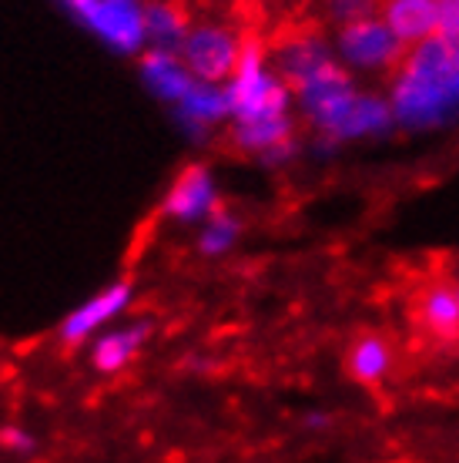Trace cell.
<instances>
[{
	"label": "cell",
	"instance_id": "obj_4",
	"mask_svg": "<svg viewBox=\"0 0 459 463\" xmlns=\"http://www.w3.org/2000/svg\"><path fill=\"white\" fill-rule=\"evenodd\" d=\"M339 51L349 64H356L362 71H392L402 68V61H406V44L379 17H366V21L342 27Z\"/></svg>",
	"mask_w": 459,
	"mask_h": 463
},
{
	"label": "cell",
	"instance_id": "obj_12",
	"mask_svg": "<svg viewBox=\"0 0 459 463\" xmlns=\"http://www.w3.org/2000/svg\"><path fill=\"white\" fill-rule=\"evenodd\" d=\"M349 370L359 383H379L389 373V346L379 336L359 339L349 353Z\"/></svg>",
	"mask_w": 459,
	"mask_h": 463
},
{
	"label": "cell",
	"instance_id": "obj_11",
	"mask_svg": "<svg viewBox=\"0 0 459 463\" xmlns=\"http://www.w3.org/2000/svg\"><path fill=\"white\" fill-rule=\"evenodd\" d=\"M419 319L436 336H459V296L453 289H429L419 306Z\"/></svg>",
	"mask_w": 459,
	"mask_h": 463
},
{
	"label": "cell",
	"instance_id": "obj_16",
	"mask_svg": "<svg viewBox=\"0 0 459 463\" xmlns=\"http://www.w3.org/2000/svg\"><path fill=\"white\" fill-rule=\"evenodd\" d=\"M439 34L459 37V0H439Z\"/></svg>",
	"mask_w": 459,
	"mask_h": 463
},
{
	"label": "cell",
	"instance_id": "obj_7",
	"mask_svg": "<svg viewBox=\"0 0 459 463\" xmlns=\"http://www.w3.org/2000/svg\"><path fill=\"white\" fill-rule=\"evenodd\" d=\"M141 81L158 101L164 105H182L188 94L195 91L198 78L184 68V61L178 54H168V51H145L141 54Z\"/></svg>",
	"mask_w": 459,
	"mask_h": 463
},
{
	"label": "cell",
	"instance_id": "obj_1",
	"mask_svg": "<svg viewBox=\"0 0 459 463\" xmlns=\"http://www.w3.org/2000/svg\"><path fill=\"white\" fill-rule=\"evenodd\" d=\"M231 138L248 155L282 158L292 151L288 121V84L268 71L262 47L248 41L241 47L239 71L229 84Z\"/></svg>",
	"mask_w": 459,
	"mask_h": 463
},
{
	"label": "cell",
	"instance_id": "obj_13",
	"mask_svg": "<svg viewBox=\"0 0 459 463\" xmlns=\"http://www.w3.org/2000/svg\"><path fill=\"white\" fill-rule=\"evenodd\" d=\"M239 219L235 215H229L225 209H219L211 219H205V225H201V235H198V252L208 255V259H215V255H225L235 245V239H239Z\"/></svg>",
	"mask_w": 459,
	"mask_h": 463
},
{
	"label": "cell",
	"instance_id": "obj_14",
	"mask_svg": "<svg viewBox=\"0 0 459 463\" xmlns=\"http://www.w3.org/2000/svg\"><path fill=\"white\" fill-rule=\"evenodd\" d=\"M333 17L342 27L372 17V0H333Z\"/></svg>",
	"mask_w": 459,
	"mask_h": 463
},
{
	"label": "cell",
	"instance_id": "obj_8",
	"mask_svg": "<svg viewBox=\"0 0 459 463\" xmlns=\"http://www.w3.org/2000/svg\"><path fill=\"white\" fill-rule=\"evenodd\" d=\"M379 14L402 44H423L439 34V0H382Z\"/></svg>",
	"mask_w": 459,
	"mask_h": 463
},
{
	"label": "cell",
	"instance_id": "obj_3",
	"mask_svg": "<svg viewBox=\"0 0 459 463\" xmlns=\"http://www.w3.org/2000/svg\"><path fill=\"white\" fill-rule=\"evenodd\" d=\"M241 41L225 27H215V24H205V27H192L188 37L182 44L184 68L195 74L198 81L205 84H229L239 71L241 61Z\"/></svg>",
	"mask_w": 459,
	"mask_h": 463
},
{
	"label": "cell",
	"instance_id": "obj_9",
	"mask_svg": "<svg viewBox=\"0 0 459 463\" xmlns=\"http://www.w3.org/2000/svg\"><path fill=\"white\" fill-rule=\"evenodd\" d=\"M148 333H151L148 323H131V326H117V329H111V333L98 336L94 339V349H91L94 370L121 373L131 359L138 356V349L145 346Z\"/></svg>",
	"mask_w": 459,
	"mask_h": 463
},
{
	"label": "cell",
	"instance_id": "obj_5",
	"mask_svg": "<svg viewBox=\"0 0 459 463\" xmlns=\"http://www.w3.org/2000/svg\"><path fill=\"white\" fill-rule=\"evenodd\" d=\"M219 188H215V175L208 172L205 165H188L178 178L172 182L168 195L161 202V212L172 222L182 225H195L205 222L219 212Z\"/></svg>",
	"mask_w": 459,
	"mask_h": 463
},
{
	"label": "cell",
	"instance_id": "obj_15",
	"mask_svg": "<svg viewBox=\"0 0 459 463\" xmlns=\"http://www.w3.org/2000/svg\"><path fill=\"white\" fill-rule=\"evenodd\" d=\"M0 443H4L7 450H14V453H31V450H34V437H31L27 430H21V427H4V430H0Z\"/></svg>",
	"mask_w": 459,
	"mask_h": 463
},
{
	"label": "cell",
	"instance_id": "obj_2",
	"mask_svg": "<svg viewBox=\"0 0 459 463\" xmlns=\"http://www.w3.org/2000/svg\"><path fill=\"white\" fill-rule=\"evenodd\" d=\"M68 14L88 27L115 54H141L148 47L145 4L141 0H68Z\"/></svg>",
	"mask_w": 459,
	"mask_h": 463
},
{
	"label": "cell",
	"instance_id": "obj_6",
	"mask_svg": "<svg viewBox=\"0 0 459 463\" xmlns=\"http://www.w3.org/2000/svg\"><path fill=\"white\" fill-rule=\"evenodd\" d=\"M131 282L125 279H117L111 286H104L91 296V299H84L78 309H70L64 316V323H61V339L68 343V346H80L84 339H91L94 333H101L104 326L117 319V316L125 313L127 306H131Z\"/></svg>",
	"mask_w": 459,
	"mask_h": 463
},
{
	"label": "cell",
	"instance_id": "obj_10",
	"mask_svg": "<svg viewBox=\"0 0 459 463\" xmlns=\"http://www.w3.org/2000/svg\"><path fill=\"white\" fill-rule=\"evenodd\" d=\"M145 27H148V51H168L182 54V44L188 37V24L182 11L164 4V0H148L145 4Z\"/></svg>",
	"mask_w": 459,
	"mask_h": 463
},
{
	"label": "cell",
	"instance_id": "obj_17",
	"mask_svg": "<svg viewBox=\"0 0 459 463\" xmlns=\"http://www.w3.org/2000/svg\"><path fill=\"white\" fill-rule=\"evenodd\" d=\"M61 4H68V0H61Z\"/></svg>",
	"mask_w": 459,
	"mask_h": 463
}]
</instances>
